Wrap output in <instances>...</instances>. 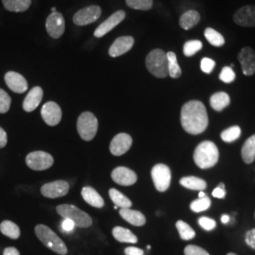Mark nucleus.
<instances>
[{
  "instance_id": "f257e3e1",
  "label": "nucleus",
  "mask_w": 255,
  "mask_h": 255,
  "mask_svg": "<svg viewBox=\"0 0 255 255\" xmlns=\"http://www.w3.org/2000/svg\"><path fill=\"white\" fill-rule=\"evenodd\" d=\"M181 123L183 129L193 135L201 134L208 127L209 119L204 104L199 101H190L182 106Z\"/></svg>"
},
{
  "instance_id": "f03ea898",
  "label": "nucleus",
  "mask_w": 255,
  "mask_h": 255,
  "mask_svg": "<svg viewBox=\"0 0 255 255\" xmlns=\"http://www.w3.org/2000/svg\"><path fill=\"white\" fill-rule=\"evenodd\" d=\"M193 158L195 164L201 169L211 168L219 162V148L211 141H203L196 147Z\"/></svg>"
},
{
  "instance_id": "7ed1b4c3",
  "label": "nucleus",
  "mask_w": 255,
  "mask_h": 255,
  "mask_svg": "<svg viewBox=\"0 0 255 255\" xmlns=\"http://www.w3.org/2000/svg\"><path fill=\"white\" fill-rule=\"evenodd\" d=\"M146 65L147 70L156 78L164 79L168 76L167 56L162 49L151 50L146 56Z\"/></svg>"
},
{
  "instance_id": "20e7f679",
  "label": "nucleus",
  "mask_w": 255,
  "mask_h": 255,
  "mask_svg": "<svg viewBox=\"0 0 255 255\" xmlns=\"http://www.w3.org/2000/svg\"><path fill=\"white\" fill-rule=\"evenodd\" d=\"M35 234L39 240L45 246L53 251L56 254L60 255H65L67 254V248L64 241L46 225H37L35 227Z\"/></svg>"
},
{
  "instance_id": "39448f33",
  "label": "nucleus",
  "mask_w": 255,
  "mask_h": 255,
  "mask_svg": "<svg viewBox=\"0 0 255 255\" xmlns=\"http://www.w3.org/2000/svg\"><path fill=\"white\" fill-rule=\"evenodd\" d=\"M57 213L63 218L72 220L80 228H88L93 223L91 217L82 210L71 204H62L57 207Z\"/></svg>"
},
{
  "instance_id": "423d86ee",
  "label": "nucleus",
  "mask_w": 255,
  "mask_h": 255,
  "mask_svg": "<svg viewBox=\"0 0 255 255\" xmlns=\"http://www.w3.org/2000/svg\"><path fill=\"white\" fill-rule=\"evenodd\" d=\"M98 119L90 112H84L79 117L77 122V129L84 141H91L98 132Z\"/></svg>"
},
{
  "instance_id": "0eeeda50",
  "label": "nucleus",
  "mask_w": 255,
  "mask_h": 255,
  "mask_svg": "<svg viewBox=\"0 0 255 255\" xmlns=\"http://www.w3.org/2000/svg\"><path fill=\"white\" fill-rule=\"evenodd\" d=\"M151 178L155 188L159 192H165L169 188L171 182L170 168L164 164H156L151 169Z\"/></svg>"
},
{
  "instance_id": "6e6552de",
  "label": "nucleus",
  "mask_w": 255,
  "mask_h": 255,
  "mask_svg": "<svg viewBox=\"0 0 255 255\" xmlns=\"http://www.w3.org/2000/svg\"><path fill=\"white\" fill-rule=\"evenodd\" d=\"M54 159L51 155L45 151H33L27 155L26 164L30 169L42 171L52 166Z\"/></svg>"
},
{
  "instance_id": "1a4fd4ad",
  "label": "nucleus",
  "mask_w": 255,
  "mask_h": 255,
  "mask_svg": "<svg viewBox=\"0 0 255 255\" xmlns=\"http://www.w3.org/2000/svg\"><path fill=\"white\" fill-rule=\"evenodd\" d=\"M46 31L49 36L58 39L64 34L65 22L62 13L56 11L48 15L46 22Z\"/></svg>"
},
{
  "instance_id": "9d476101",
  "label": "nucleus",
  "mask_w": 255,
  "mask_h": 255,
  "mask_svg": "<svg viewBox=\"0 0 255 255\" xmlns=\"http://www.w3.org/2000/svg\"><path fill=\"white\" fill-rule=\"evenodd\" d=\"M101 9L99 6H90L80 9L73 17V22L78 26H86L96 22L101 17Z\"/></svg>"
},
{
  "instance_id": "9b49d317",
  "label": "nucleus",
  "mask_w": 255,
  "mask_h": 255,
  "mask_svg": "<svg viewBox=\"0 0 255 255\" xmlns=\"http://www.w3.org/2000/svg\"><path fill=\"white\" fill-rule=\"evenodd\" d=\"M69 184L65 181H55V182H48L42 186L41 193L43 196L49 199H56L61 198L67 195L69 191Z\"/></svg>"
},
{
  "instance_id": "f8f14e48",
  "label": "nucleus",
  "mask_w": 255,
  "mask_h": 255,
  "mask_svg": "<svg viewBox=\"0 0 255 255\" xmlns=\"http://www.w3.org/2000/svg\"><path fill=\"white\" fill-rule=\"evenodd\" d=\"M62 110L53 101H48L44 104L41 110V116L47 125L56 126L62 120Z\"/></svg>"
},
{
  "instance_id": "ddd939ff",
  "label": "nucleus",
  "mask_w": 255,
  "mask_h": 255,
  "mask_svg": "<svg viewBox=\"0 0 255 255\" xmlns=\"http://www.w3.org/2000/svg\"><path fill=\"white\" fill-rule=\"evenodd\" d=\"M234 21L241 27H255V5H247L237 9L234 14Z\"/></svg>"
},
{
  "instance_id": "4468645a",
  "label": "nucleus",
  "mask_w": 255,
  "mask_h": 255,
  "mask_svg": "<svg viewBox=\"0 0 255 255\" xmlns=\"http://www.w3.org/2000/svg\"><path fill=\"white\" fill-rule=\"evenodd\" d=\"M126 17V13L124 10H118L113 13L109 18L106 19L103 23H101L94 32V35L101 38L106 35L114 27H117Z\"/></svg>"
},
{
  "instance_id": "2eb2a0df",
  "label": "nucleus",
  "mask_w": 255,
  "mask_h": 255,
  "mask_svg": "<svg viewBox=\"0 0 255 255\" xmlns=\"http://www.w3.org/2000/svg\"><path fill=\"white\" fill-rule=\"evenodd\" d=\"M132 145V138L128 133H119L110 144V151L115 156L125 154Z\"/></svg>"
},
{
  "instance_id": "dca6fc26",
  "label": "nucleus",
  "mask_w": 255,
  "mask_h": 255,
  "mask_svg": "<svg viewBox=\"0 0 255 255\" xmlns=\"http://www.w3.org/2000/svg\"><path fill=\"white\" fill-rule=\"evenodd\" d=\"M242 71L245 76H253L255 74V52L253 48L245 46L238 54Z\"/></svg>"
},
{
  "instance_id": "f3484780",
  "label": "nucleus",
  "mask_w": 255,
  "mask_h": 255,
  "mask_svg": "<svg viewBox=\"0 0 255 255\" xmlns=\"http://www.w3.org/2000/svg\"><path fill=\"white\" fill-rule=\"evenodd\" d=\"M112 179L118 184L123 186H129L137 182V175L133 170L128 167L119 166L113 170Z\"/></svg>"
},
{
  "instance_id": "a211bd4d",
  "label": "nucleus",
  "mask_w": 255,
  "mask_h": 255,
  "mask_svg": "<svg viewBox=\"0 0 255 255\" xmlns=\"http://www.w3.org/2000/svg\"><path fill=\"white\" fill-rule=\"evenodd\" d=\"M134 45V39L131 36H123L118 38L110 47L109 54L111 57H119L127 53Z\"/></svg>"
},
{
  "instance_id": "6ab92c4d",
  "label": "nucleus",
  "mask_w": 255,
  "mask_h": 255,
  "mask_svg": "<svg viewBox=\"0 0 255 255\" xmlns=\"http://www.w3.org/2000/svg\"><path fill=\"white\" fill-rule=\"evenodd\" d=\"M5 82L8 87L14 93L22 94L27 90V82L26 79L16 72L9 71L5 75Z\"/></svg>"
},
{
  "instance_id": "aec40b11",
  "label": "nucleus",
  "mask_w": 255,
  "mask_h": 255,
  "mask_svg": "<svg viewBox=\"0 0 255 255\" xmlns=\"http://www.w3.org/2000/svg\"><path fill=\"white\" fill-rule=\"evenodd\" d=\"M43 96H44V92L41 87L36 86L32 88L30 91L28 92L27 97L24 100L23 109L27 113L34 111L40 105L41 101L43 100Z\"/></svg>"
},
{
  "instance_id": "412c9836",
  "label": "nucleus",
  "mask_w": 255,
  "mask_h": 255,
  "mask_svg": "<svg viewBox=\"0 0 255 255\" xmlns=\"http://www.w3.org/2000/svg\"><path fill=\"white\" fill-rule=\"evenodd\" d=\"M121 218L133 226H143L146 224V217L139 211L130 208H121L119 211Z\"/></svg>"
},
{
  "instance_id": "4be33fe9",
  "label": "nucleus",
  "mask_w": 255,
  "mask_h": 255,
  "mask_svg": "<svg viewBox=\"0 0 255 255\" xmlns=\"http://www.w3.org/2000/svg\"><path fill=\"white\" fill-rule=\"evenodd\" d=\"M82 196L83 200L93 207L102 208L104 206V201L102 197L93 187L90 186L83 187L82 190Z\"/></svg>"
},
{
  "instance_id": "5701e85b",
  "label": "nucleus",
  "mask_w": 255,
  "mask_h": 255,
  "mask_svg": "<svg viewBox=\"0 0 255 255\" xmlns=\"http://www.w3.org/2000/svg\"><path fill=\"white\" fill-rule=\"evenodd\" d=\"M200 20H201L200 12L194 9H189L182 14L179 23L182 28L185 30H189L192 27L198 25Z\"/></svg>"
},
{
  "instance_id": "b1692460",
  "label": "nucleus",
  "mask_w": 255,
  "mask_h": 255,
  "mask_svg": "<svg viewBox=\"0 0 255 255\" xmlns=\"http://www.w3.org/2000/svg\"><path fill=\"white\" fill-rule=\"evenodd\" d=\"M230 102V97L225 92H218L210 98V105L217 112H221L222 110L228 107Z\"/></svg>"
},
{
  "instance_id": "393cba45",
  "label": "nucleus",
  "mask_w": 255,
  "mask_h": 255,
  "mask_svg": "<svg viewBox=\"0 0 255 255\" xmlns=\"http://www.w3.org/2000/svg\"><path fill=\"white\" fill-rule=\"evenodd\" d=\"M241 156L246 164H252L255 160V134L248 138L242 146Z\"/></svg>"
},
{
  "instance_id": "a878e982",
  "label": "nucleus",
  "mask_w": 255,
  "mask_h": 255,
  "mask_svg": "<svg viewBox=\"0 0 255 255\" xmlns=\"http://www.w3.org/2000/svg\"><path fill=\"white\" fill-rule=\"evenodd\" d=\"M113 236L119 242L122 243L135 244L138 241L136 236L132 234V232L123 227H115L113 229Z\"/></svg>"
},
{
  "instance_id": "bb28decb",
  "label": "nucleus",
  "mask_w": 255,
  "mask_h": 255,
  "mask_svg": "<svg viewBox=\"0 0 255 255\" xmlns=\"http://www.w3.org/2000/svg\"><path fill=\"white\" fill-rule=\"evenodd\" d=\"M180 183L183 187L190 189V190L202 191L207 187V183L204 180H202L201 178H198V177H194V176L183 177L181 179Z\"/></svg>"
},
{
  "instance_id": "cd10ccee",
  "label": "nucleus",
  "mask_w": 255,
  "mask_h": 255,
  "mask_svg": "<svg viewBox=\"0 0 255 255\" xmlns=\"http://www.w3.org/2000/svg\"><path fill=\"white\" fill-rule=\"evenodd\" d=\"M2 3L5 9L9 11L14 12H21L27 10L30 4L31 0H2Z\"/></svg>"
},
{
  "instance_id": "c85d7f7f",
  "label": "nucleus",
  "mask_w": 255,
  "mask_h": 255,
  "mask_svg": "<svg viewBox=\"0 0 255 255\" xmlns=\"http://www.w3.org/2000/svg\"><path fill=\"white\" fill-rule=\"evenodd\" d=\"M109 195L111 200L116 204V206L120 208H130L132 205V202L128 199L127 197L122 194L119 190L112 188L109 190Z\"/></svg>"
},
{
  "instance_id": "c756f323",
  "label": "nucleus",
  "mask_w": 255,
  "mask_h": 255,
  "mask_svg": "<svg viewBox=\"0 0 255 255\" xmlns=\"http://www.w3.org/2000/svg\"><path fill=\"white\" fill-rule=\"evenodd\" d=\"M0 232L11 239H17L20 237V229L18 226L9 220H4L0 224Z\"/></svg>"
},
{
  "instance_id": "7c9ffc66",
  "label": "nucleus",
  "mask_w": 255,
  "mask_h": 255,
  "mask_svg": "<svg viewBox=\"0 0 255 255\" xmlns=\"http://www.w3.org/2000/svg\"><path fill=\"white\" fill-rule=\"evenodd\" d=\"M167 56V62H168V76H170L172 79H178L182 75V69L177 61L176 54L169 51L166 53Z\"/></svg>"
},
{
  "instance_id": "2f4dec72",
  "label": "nucleus",
  "mask_w": 255,
  "mask_h": 255,
  "mask_svg": "<svg viewBox=\"0 0 255 255\" xmlns=\"http://www.w3.org/2000/svg\"><path fill=\"white\" fill-rule=\"evenodd\" d=\"M204 36L212 46H222L225 44V39L219 31L212 27H207L204 31Z\"/></svg>"
},
{
  "instance_id": "473e14b6",
  "label": "nucleus",
  "mask_w": 255,
  "mask_h": 255,
  "mask_svg": "<svg viewBox=\"0 0 255 255\" xmlns=\"http://www.w3.org/2000/svg\"><path fill=\"white\" fill-rule=\"evenodd\" d=\"M176 228L178 230L180 237L182 240H191L196 237L195 231L191 228L190 225H188L186 222L182 220H178L176 223Z\"/></svg>"
},
{
  "instance_id": "72a5a7b5",
  "label": "nucleus",
  "mask_w": 255,
  "mask_h": 255,
  "mask_svg": "<svg viewBox=\"0 0 255 255\" xmlns=\"http://www.w3.org/2000/svg\"><path fill=\"white\" fill-rule=\"evenodd\" d=\"M241 135V128L238 126H233V127L228 128L226 129H224L220 137L221 139L226 142V143H233L234 141L237 140Z\"/></svg>"
},
{
  "instance_id": "f704fd0d",
  "label": "nucleus",
  "mask_w": 255,
  "mask_h": 255,
  "mask_svg": "<svg viewBox=\"0 0 255 255\" xmlns=\"http://www.w3.org/2000/svg\"><path fill=\"white\" fill-rule=\"evenodd\" d=\"M202 43L200 40H190L187 41L183 46V54L186 57H191L199 52L202 48Z\"/></svg>"
},
{
  "instance_id": "c9c22d12",
  "label": "nucleus",
  "mask_w": 255,
  "mask_h": 255,
  "mask_svg": "<svg viewBox=\"0 0 255 255\" xmlns=\"http://www.w3.org/2000/svg\"><path fill=\"white\" fill-rule=\"evenodd\" d=\"M211 203L212 202L209 198H207V197L200 198L192 202L190 204V209L195 213H201V212L209 209Z\"/></svg>"
},
{
  "instance_id": "e433bc0d",
  "label": "nucleus",
  "mask_w": 255,
  "mask_h": 255,
  "mask_svg": "<svg viewBox=\"0 0 255 255\" xmlns=\"http://www.w3.org/2000/svg\"><path fill=\"white\" fill-rule=\"evenodd\" d=\"M126 3L131 9L148 10L153 5V0H126Z\"/></svg>"
},
{
  "instance_id": "4c0bfd02",
  "label": "nucleus",
  "mask_w": 255,
  "mask_h": 255,
  "mask_svg": "<svg viewBox=\"0 0 255 255\" xmlns=\"http://www.w3.org/2000/svg\"><path fill=\"white\" fill-rule=\"evenodd\" d=\"M219 80L225 83H231L236 80V73L232 67L225 66L219 75Z\"/></svg>"
},
{
  "instance_id": "58836bf2",
  "label": "nucleus",
  "mask_w": 255,
  "mask_h": 255,
  "mask_svg": "<svg viewBox=\"0 0 255 255\" xmlns=\"http://www.w3.org/2000/svg\"><path fill=\"white\" fill-rule=\"evenodd\" d=\"M10 103L11 100L9 95L3 89H0V114L7 113L10 107Z\"/></svg>"
},
{
  "instance_id": "ea45409f",
  "label": "nucleus",
  "mask_w": 255,
  "mask_h": 255,
  "mask_svg": "<svg viewBox=\"0 0 255 255\" xmlns=\"http://www.w3.org/2000/svg\"><path fill=\"white\" fill-rule=\"evenodd\" d=\"M216 66V62L210 58H203L201 62V69L202 72L205 74H210L213 72Z\"/></svg>"
},
{
  "instance_id": "a19ab883",
  "label": "nucleus",
  "mask_w": 255,
  "mask_h": 255,
  "mask_svg": "<svg viewBox=\"0 0 255 255\" xmlns=\"http://www.w3.org/2000/svg\"><path fill=\"white\" fill-rule=\"evenodd\" d=\"M184 255H210L204 249L195 245H188L184 249Z\"/></svg>"
},
{
  "instance_id": "79ce46f5",
  "label": "nucleus",
  "mask_w": 255,
  "mask_h": 255,
  "mask_svg": "<svg viewBox=\"0 0 255 255\" xmlns=\"http://www.w3.org/2000/svg\"><path fill=\"white\" fill-rule=\"evenodd\" d=\"M199 224L201 228L206 230V231H212L216 228L217 223L214 219H209L207 217H202L199 219Z\"/></svg>"
},
{
  "instance_id": "37998d69",
  "label": "nucleus",
  "mask_w": 255,
  "mask_h": 255,
  "mask_svg": "<svg viewBox=\"0 0 255 255\" xmlns=\"http://www.w3.org/2000/svg\"><path fill=\"white\" fill-rule=\"evenodd\" d=\"M245 242L248 246L255 250V228L247 232Z\"/></svg>"
},
{
  "instance_id": "c03bdc74",
  "label": "nucleus",
  "mask_w": 255,
  "mask_h": 255,
  "mask_svg": "<svg viewBox=\"0 0 255 255\" xmlns=\"http://www.w3.org/2000/svg\"><path fill=\"white\" fill-rule=\"evenodd\" d=\"M61 227H62V231L64 233H71L73 232L74 229L76 227L75 223L72 220L68 219H64L61 223Z\"/></svg>"
},
{
  "instance_id": "a18cd8bd",
  "label": "nucleus",
  "mask_w": 255,
  "mask_h": 255,
  "mask_svg": "<svg viewBox=\"0 0 255 255\" xmlns=\"http://www.w3.org/2000/svg\"><path fill=\"white\" fill-rule=\"evenodd\" d=\"M126 255H144V251L136 247H128L125 249Z\"/></svg>"
},
{
  "instance_id": "49530a36",
  "label": "nucleus",
  "mask_w": 255,
  "mask_h": 255,
  "mask_svg": "<svg viewBox=\"0 0 255 255\" xmlns=\"http://www.w3.org/2000/svg\"><path fill=\"white\" fill-rule=\"evenodd\" d=\"M8 142V138H7V133L6 131L0 127V148L5 147Z\"/></svg>"
},
{
  "instance_id": "de8ad7c7",
  "label": "nucleus",
  "mask_w": 255,
  "mask_h": 255,
  "mask_svg": "<svg viewBox=\"0 0 255 255\" xmlns=\"http://www.w3.org/2000/svg\"><path fill=\"white\" fill-rule=\"evenodd\" d=\"M212 195L215 197V198H218V199H223L225 196H226V190L225 189H221L219 187H217Z\"/></svg>"
},
{
  "instance_id": "09e8293b",
  "label": "nucleus",
  "mask_w": 255,
  "mask_h": 255,
  "mask_svg": "<svg viewBox=\"0 0 255 255\" xmlns=\"http://www.w3.org/2000/svg\"><path fill=\"white\" fill-rule=\"evenodd\" d=\"M3 255H20V253L17 249H15L13 247H9L4 250Z\"/></svg>"
},
{
  "instance_id": "8fccbe9b",
  "label": "nucleus",
  "mask_w": 255,
  "mask_h": 255,
  "mask_svg": "<svg viewBox=\"0 0 255 255\" xmlns=\"http://www.w3.org/2000/svg\"><path fill=\"white\" fill-rule=\"evenodd\" d=\"M229 220H230V217H229L228 215H223V216L221 217V222H222L223 224H227L229 222Z\"/></svg>"
},
{
  "instance_id": "3c124183",
  "label": "nucleus",
  "mask_w": 255,
  "mask_h": 255,
  "mask_svg": "<svg viewBox=\"0 0 255 255\" xmlns=\"http://www.w3.org/2000/svg\"><path fill=\"white\" fill-rule=\"evenodd\" d=\"M204 197H206V195H205L204 192L201 191L199 193V198H204Z\"/></svg>"
},
{
  "instance_id": "603ef678",
  "label": "nucleus",
  "mask_w": 255,
  "mask_h": 255,
  "mask_svg": "<svg viewBox=\"0 0 255 255\" xmlns=\"http://www.w3.org/2000/svg\"><path fill=\"white\" fill-rule=\"evenodd\" d=\"M218 187H219V188H221V189H225V185H224V183H223V182H220Z\"/></svg>"
},
{
  "instance_id": "864d4df0",
  "label": "nucleus",
  "mask_w": 255,
  "mask_h": 255,
  "mask_svg": "<svg viewBox=\"0 0 255 255\" xmlns=\"http://www.w3.org/2000/svg\"><path fill=\"white\" fill-rule=\"evenodd\" d=\"M51 11H52V12H56V11H57V10H56V8H54V7H53V8L51 9Z\"/></svg>"
},
{
  "instance_id": "5fc2aeb1",
  "label": "nucleus",
  "mask_w": 255,
  "mask_h": 255,
  "mask_svg": "<svg viewBox=\"0 0 255 255\" xmlns=\"http://www.w3.org/2000/svg\"><path fill=\"white\" fill-rule=\"evenodd\" d=\"M227 255H237L236 254H233V253H230V254H228Z\"/></svg>"
}]
</instances>
